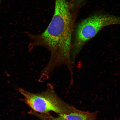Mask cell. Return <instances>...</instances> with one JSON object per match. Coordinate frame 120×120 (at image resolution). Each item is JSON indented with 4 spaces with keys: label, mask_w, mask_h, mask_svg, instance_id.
Here are the masks:
<instances>
[{
    "label": "cell",
    "mask_w": 120,
    "mask_h": 120,
    "mask_svg": "<svg viewBox=\"0 0 120 120\" xmlns=\"http://www.w3.org/2000/svg\"><path fill=\"white\" fill-rule=\"evenodd\" d=\"M85 0H72L71 5L72 7L79 6L83 3Z\"/></svg>",
    "instance_id": "cell-5"
},
{
    "label": "cell",
    "mask_w": 120,
    "mask_h": 120,
    "mask_svg": "<svg viewBox=\"0 0 120 120\" xmlns=\"http://www.w3.org/2000/svg\"><path fill=\"white\" fill-rule=\"evenodd\" d=\"M72 17L69 4L66 0H55L54 13L50 24L40 40L56 45L71 42L72 40Z\"/></svg>",
    "instance_id": "cell-1"
},
{
    "label": "cell",
    "mask_w": 120,
    "mask_h": 120,
    "mask_svg": "<svg viewBox=\"0 0 120 120\" xmlns=\"http://www.w3.org/2000/svg\"><path fill=\"white\" fill-rule=\"evenodd\" d=\"M29 114L37 116L41 120H96L97 113L82 111L77 109L70 113L59 115L55 117L49 113H38L31 110Z\"/></svg>",
    "instance_id": "cell-4"
},
{
    "label": "cell",
    "mask_w": 120,
    "mask_h": 120,
    "mask_svg": "<svg viewBox=\"0 0 120 120\" xmlns=\"http://www.w3.org/2000/svg\"><path fill=\"white\" fill-rule=\"evenodd\" d=\"M116 24L120 25V17L109 15L95 14L82 21L76 27L72 40V63H74L84 46L100 30L106 26Z\"/></svg>",
    "instance_id": "cell-2"
},
{
    "label": "cell",
    "mask_w": 120,
    "mask_h": 120,
    "mask_svg": "<svg viewBox=\"0 0 120 120\" xmlns=\"http://www.w3.org/2000/svg\"><path fill=\"white\" fill-rule=\"evenodd\" d=\"M18 89L25 97L22 101L34 112L46 113L52 111L60 115L70 113L77 109L61 100L50 84H48L46 91L39 94L32 93L21 88Z\"/></svg>",
    "instance_id": "cell-3"
}]
</instances>
